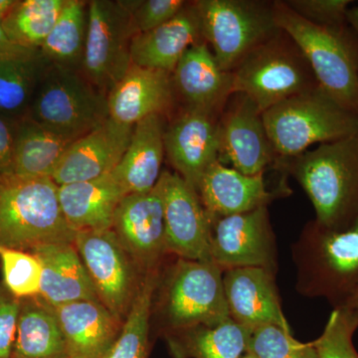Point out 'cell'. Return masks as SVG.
Segmentation results:
<instances>
[{"instance_id": "8d00e7d4", "label": "cell", "mask_w": 358, "mask_h": 358, "mask_svg": "<svg viewBox=\"0 0 358 358\" xmlns=\"http://www.w3.org/2000/svg\"><path fill=\"white\" fill-rule=\"evenodd\" d=\"M286 6L315 25L331 28L348 27L350 0H289Z\"/></svg>"}, {"instance_id": "4dcf8cb0", "label": "cell", "mask_w": 358, "mask_h": 358, "mask_svg": "<svg viewBox=\"0 0 358 358\" xmlns=\"http://www.w3.org/2000/svg\"><path fill=\"white\" fill-rule=\"evenodd\" d=\"M88 1L66 0L53 29L39 51L52 65L81 71L87 37Z\"/></svg>"}, {"instance_id": "74e56055", "label": "cell", "mask_w": 358, "mask_h": 358, "mask_svg": "<svg viewBox=\"0 0 358 358\" xmlns=\"http://www.w3.org/2000/svg\"><path fill=\"white\" fill-rule=\"evenodd\" d=\"M138 33L152 31L178 15L187 2L183 0H124Z\"/></svg>"}, {"instance_id": "2e32d148", "label": "cell", "mask_w": 358, "mask_h": 358, "mask_svg": "<svg viewBox=\"0 0 358 358\" xmlns=\"http://www.w3.org/2000/svg\"><path fill=\"white\" fill-rule=\"evenodd\" d=\"M219 117L207 110L185 108L164 129L166 157L195 190L209 167L219 162Z\"/></svg>"}, {"instance_id": "7c38bea8", "label": "cell", "mask_w": 358, "mask_h": 358, "mask_svg": "<svg viewBox=\"0 0 358 358\" xmlns=\"http://www.w3.org/2000/svg\"><path fill=\"white\" fill-rule=\"evenodd\" d=\"M74 246L99 300L115 319H126L141 280H136L134 264L115 233L112 229L78 231Z\"/></svg>"}, {"instance_id": "7a4b0ae2", "label": "cell", "mask_w": 358, "mask_h": 358, "mask_svg": "<svg viewBox=\"0 0 358 358\" xmlns=\"http://www.w3.org/2000/svg\"><path fill=\"white\" fill-rule=\"evenodd\" d=\"M292 258L299 294L343 307L358 287V217L341 228L310 221L292 245Z\"/></svg>"}, {"instance_id": "f35d334b", "label": "cell", "mask_w": 358, "mask_h": 358, "mask_svg": "<svg viewBox=\"0 0 358 358\" xmlns=\"http://www.w3.org/2000/svg\"><path fill=\"white\" fill-rule=\"evenodd\" d=\"M21 301L0 296V358H11L17 331Z\"/></svg>"}, {"instance_id": "44dd1931", "label": "cell", "mask_w": 358, "mask_h": 358, "mask_svg": "<svg viewBox=\"0 0 358 358\" xmlns=\"http://www.w3.org/2000/svg\"><path fill=\"white\" fill-rule=\"evenodd\" d=\"M282 188L286 187L270 192L264 174L247 176L217 162L202 176L196 192L208 218L213 219L268 206L280 195L287 194L281 192Z\"/></svg>"}, {"instance_id": "cb8c5ba5", "label": "cell", "mask_w": 358, "mask_h": 358, "mask_svg": "<svg viewBox=\"0 0 358 358\" xmlns=\"http://www.w3.org/2000/svg\"><path fill=\"white\" fill-rule=\"evenodd\" d=\"M162 115H152L134 127L126 152L112 174L127 195L152 192L166 157Z\"/></svg>"}, {"instance_id": "603a6c76", "label": "cell", "mask_w": 358, "mask_h": 358, "mask_svg": "<svg viewBox=\"0 0 358 358\" xmlns=\"http://www.w3.org/2000/svg\"><path fill=\"white\" fill-rule=\"evenodd\" d=\"M64 336L68 358H103L121 331L100 301H82L52 308Z\"/></svg>"}, {"instance_id": "ab89813d", "label": "cell", "mask_w": 358, "mask_h": 358, "mask_svg": "<svg viewBox=\"0 0 358 358\" xmlns=\"http://www.w3.org/2000/svg\"><path fill=\"white\" fill-rule=\"evenodd\" d=\"M20 119L0 114V176H13L14 148Z\"/></svg>"}, {"instance_id": "ba28073f", "label": "cell", "mask_w": 358, "mask_h": 358, "mask_svg": "<svg viewBox=\"0 0 358 358\" xmlns=\"http://www.w3.org/2000/svg\"><path fill=\"white\" fill-rule=\"evenodd\" d=\"M27 115L54 133L76 141L109 119L108 98L81 71L50 64Z\"/></svg>"}, {"instance_id": "60d3db41", "label": "cell", "mask_w": 358, "mask_h": 358, "mask_svg": "<svg viewBox=\"0 0 358 358\" xmlns=\"http://www.w3.org/2000/svg\"><path fill=\"white\" fill-rule=\"evenodd\" d=\"M341 308H345L346 312L350 313V317L358 324V287L352 296L346 301L345 305Z\"/></svg>"}, {"instance_id": "e575fe53", "label": "cell", "mask_w": 358, "mask_h": 358, "mask_svg": "<svg viewBox=\"0 0 358 358\" xmlns=\"http://www.w3.org/2000/svg\"><path fill=\"white\" fill-rule=\"evenodd\" d=\"M247 352L256 358H317L313 341L301 343L292 333L272 324L252 331Z\"/></svg>"}, {"instance_id": "d590c367", "label": "cell", "mask_w": 358, "mask_h": 358, "mask_svg": "<svg viewBox=\"0 0 358 358\" xmlns=\"http://www.w3.org/2000/svg\"><path fill=\"white\" fill-rule=\"evenodd\" d=\"M358 324L343 308H333L324 331L313 341L317 358H358L353 334Z\"/></svg>"}, {"instance_id": "bcb514c9", "label": "cell", "mask_w": 358, "mask_h": 358, "mask_svg": "<svg viewBox=\"0 0 358 358\" xmlns=\"http://www.w3.org/2000/svg\"><path fill=\"white\" fill-rule=\"evenodd\" d=\"M1 178H2V176H0V180H1Z\"/></svg>"}, {"instance_id": "6da1fadb", "label": "cell", "mask_w": 358, "mask_h": 358, "mask_svg": "<svg viewBox=\"0 0 358 358\" xmlns=\"http://www.w3.org/2000/svg\"><path fill=\"white\" fill-rule=\"evenodd\" d=\"M275 166L305 190L317 223L341 228L358 217V134L278 157Z\"/></svg>"}, {"instance_id": "ee69618b", "label": "cell", "mask_w": 358, "mask_h": 358, "mask_svg": "<svg viewBox=\"0 0 358 358\" xmlns=\"http://www.w3.org/2000/svg\"><path fill=\"white\" fill-rule=\"evenodd\" d=\"M15 2L16 0H0V21L3 20Z\"/></svg>"}, {"instance_id": "ffe728a7", "label": "cell", "mask_w": 358, "mask_h": 358, "mask_svg": "<svg viewBox=\"0 0 358 358\" xmlns=\"http://www.w3.org/2000/svg\"><path fill=\"white\" fill-rule=\"evenodd\" d=\"M173 98L171 73L131 65L108 95L109 119L134 128L145 117L169 112Z\"/></svg>"}, {"instance_id": "8fae6325", "label": "cell", "mask_w": 358, "mask_h": 358, "mask_svg": "<svg viewBox=\"0 0 358 358\" xmlns=\"http://www.w3.org/2000/svg\"><path fill=\"white\" fill-rule=\"evenodd\" d=\"M209 221L212 262L223 271L259 267L277 275L278 247L268 206Z\"/></svg>"}, {"instance_id": "3957f363", "label": "cell", "mask_w": 358, "mask_h": 358, "mask_svg": "<svg viewBox=\"0 0 358 358\" xmlns=\"http://www.w3.org/2000/svg\"><path fill=\"white\" fill-rule=\"evenodd\" d=\"M51 178L2 176L0 247L32 252L46 245L74 243L77 231L66 220Z\"/></svg>"}, {"instance_id": "9a60e30c", "label": "cell", "mask_w": 358, "mask_h": 358, "mask_svg": "<svg viewBox=\"0 0 358 358\" xmlns=\"http://www.w3.org/2000/svg\"><path fill=\"white\" fill-rule=\"evenodd\" d=\"M110 229L143 275L159 270L164 257L171 255L157 185L152 192L126 195L115 212Z\"/></svg>"}, {"instance_id": "277c9868", "label": "cell", "mask_w": 358, "mask_h": 358, "mask_svg": "<svg viewBox=\"0 0 358 358\" xmlns=\"http://www.w3.org/2000/svg\"><path fill=\"white\" fill-rule=\"evenodd\" d=\"M275 22L307 59L320 88L358 115V39L350 26L324 27L274 2Z\"/></svg>"}, {"instance_id": "8992f818", "label": "cell", "mask_w": 358, "mask_h": 358, "mask_svg": "<svg viewBox=\"0 0 358 358\" xmlns=\"http://www.w3.org/2000/svg\"><path fill=\"white\" fill-rule=\"evenodd\" d=\"M157 312L166 333L230 319L223 270L212 261L178 258L160 277Z\"/></svg>"}, {"instance_id": "4316f807", "label": "cell", "mask_w": 358, "mask_h": 358, "mask_svg": "<svg viewBox=\"0 0 358 358\" xmlns=\"http://www.w3.org/2000/svg\"><path fill=\"white\" fill-rule=\"evenodd\" d=\"M49 66L34 49L17 47L0 54V114L14 119L26 117Z\"/></svg>"}, {"instance_id": "7bdbcfd3", "label": "cell", "mask_w": 358, "mask_h": 358, "mask_svg": "<svg viewBox=\"0 0 358 358\" xmlns=\"http://www.w3.org/2000/svg\"><path fill=\"white\" fill-rule=\"evenodd\" d=\"M348 23L350 25V29L355 33V36L358 39V6H353L352 8H348Z\"/></svg>"}, {"instance_id": "5b68a950", "label": "cell", "mask_w": 358, "mask_h": 358, "mask_svg": "<svg viewBox=\"0 0 358 358\" xmlns=\"http://www.w3.org/2000/svg\"><path fill=\"white\" fill-rule=\"evenodd\" d=\"M262 117L277 159L358 134V115L339 105L320 86L278 103Z\"/></svg>"}, {"instance_id": "9c48e42d", "label": "cell", "mask_w": 358, "mask_h": 358, "mask_svg": "<svg viewBox=\"0 0 358 358\" xmlns=\"http://www.w3.org/2000/svg\"><path fill=\"white\" fill-rule=\"evenodd\" d=\"M204 41L224 71L231 72L247 55L281 30L274 17V2L254 0L195 1Z\"/></svg>"}, {"instance_id": "30bf717a", "label": "cell", "mask_w": 358, "mask_h": 358, "mask_svg": "<svg viewBox=\"0 0 358 358\" xmlns=\"http://www.w3.org/2000/svg\"><path fill=\"white\" fill-rule=\"evenodd\" d=\"M81 73L103 96L109 95L131 66V42L138 29L124 0H91Z\"/></svg>"}, {"instance_id": "83f0119b", "label": "cell", "mask_w": 358, "mask_h": 358, "mask_svg": "<svg viewBox=\"0 0 358 358\" xmlns=\"http://www.w3.org/2000/svg\"><path fill=\"white\" fill-rule=\"evenodd\" d=\"M251 333L230 317L213 326L201 324L167 334V341L178 358H241Z\"/></svg>"}, {"instance_id": "d6986e66", "label": "cell", "mask_w": 358, "mask_h": 358, "mask_svg": "<svg viewBox=\"0 0 358 358\" xmlns=\"http://www.w3.org/2000/svg\"><path fill=\"white\" fill-rule=\"evenodd\" d=\"M171 78L174 92L190 109L221 115L234 94L232 73L220 67L206 42L193 45L183 54Z\"/></svg>"}, {"instance_id": "d6a6232c", "label": "cell", "mask_w": 358, "mask_h": 358, "mask_svg": "<svg viewBox=\"0 0 358 358\" xmlns=\"http://www.w3.org/2000/svg\"><path fill=\"white\" fill-rule=\"evenodd\" d=\"M65 3L66 0H16L1 21L4 31L16 46L39 50Z\"/></svg>"}, {"instance_id": "d4e9b609", "label": "cell", "mask_w": 358, "mask_h": 358, "mask_svg": "<svg viewBox=\"0 0 358 358\" xmlns=\"http://www.w3.org/2000/svg\"><path fill=\"white\" fill-rule=\"evenodd\" d=\"M30 253L42 266L39 298L51 308L100 301L74 243L46 245Z\"/></svg>"}, {"instance_id": "52a82bcc", "label": "cell", "mask_w": 358, "mask_h": 358, "mask_svg": "<svg viewBox=\"0 0 358 358\" xmlns=\"http://www.w3.org/2000/svg\"><path fill=\"white\" fill-rule=\"evenodd\" d=\"M282 31L250 52L231 71L234 94L248 96L260 112L319 86L307 59Z\"/></svg>"}, {"instance_id": "f1b7e54d", "label": "cell", "mask_w": 358, "mask_h": 358, "mask_svg": "<svg viewBox=\"0 0 358 358\" xmlns=\"http://www.w3.org/2000/svg\"><path fill=\"white\" fill-rule=\"evenodd\" d=\"M74 141L45 128L28 115L21 117L16 131L13 176L51 178Z\"/></svg>"}, {"instance_id": "5bb4252c", "label": "cell", "mask_w": 358, "mask_h": 358, "mask_svg": "<svg viewBox=\"0 0 358 358\" xmlns=\"http://www.w3.org/2000/svg\"><path fill=\"white\" fill-rule=\"evenodd\" d=\"M171 255L211 261L210 221L199 193L178 173L162 171L157 182Z\"/></svg>"}, {"instance_id": "836d02e7", "label": "cell", "mask_w": 358, "mask_h": 358, "mask_svg": "<svg viewBox=\"0 0 358 358\" xmlns=\"http://www.w3.org/2000/svg\"><path fill=\"white\" fill-rule=\"evenodd\" d=\"M0 260L7 289L18 300L39 296L42 266L30 252L0 247Z\"/></svg>"}, {"instance_id": "ac0fdd59", "label": "cell", "mask_w": 358, "mask_h": 358, "mask_svg": "<svg viewBox=\"0 0 358 358\" xmlns=\"http://www.w3.org/2000/svg\"><path fill=\"white\" fill-rule=\"evenodd\" d=\"M133 129L108 119L70 145L51 178L61 186L94 180L112 173L129 147Z\"/></svg>"}, {"instance_id": "4fadbf2b", "label": "cell", "mask_w": 358, "mask_h": 358, "mask_svg": "<svg viewBox=\"0 0 358 358\" xmlns=\"http://www.w3.org/2000/svg\"><path fill=\"white\" fill-rule=\"evenodd\" d=\"M262 113L244 94L231 96L219 117V162L247 176L264 174L277 160Z\"/></svg>"}, {"instance_id": "f6af8a7d", "label": "cell", "mask_w": 358, "mask_h": 358, "mask_svg": "<svg viewBox=\"0 0 358 358\" xmlns=\"http://www.w3.org/2000/svg\"><path fill=\"white\" fill-rule=\"evenodd\" d=\"M241 358H256L251 352H247Z\"/></svg>"}, {"instance_id": "b9f144b4", "label": "cell", "mask_w": 358, "mask_h": 358, "mask_svg": "<svg viewBox=\"0 0 358 358\" xmlns=\"http://www.w3.org/2000/svg\"><path fill=\"white\" fill-rule=\"evenodd\" d=\"M18 46L14 45L13 42L9 40L6 31H4L2 22L0 21V54L4 53L9 50H13L14 48H17Z\"/></svg>"}, {"instance_id": "1f68e13d", "label": "cell", "mask_w": 358, "mask_h": 358, "mask_svg": "<svg viewBox=\"0 0 358 358\" xmlns=\"http://www.w3.org/2000/svg\"><path fill=\"white\" fill-rule=\"evenodd\" d=\"M160 277L159 270H155L141 278L119 336L103 358H148L150 317Z\"/></svg>"}, {"instance_id": "e0dca14e", "label": "cell", "mask_w": 358, "mask_h": 358, "mask_svg": "<svg viewBox=\"0 0 358 358\" xmlns=\"http://www.w3.org/2000/svg\"><path fill=\"white\" fill-rule=\"evenodd\" d=\"M275 274L259 267L223 271V288L231 319L253 331L277 326L292 333L282 312Z\"/></svg>"}, {"instance_id": "484cf974", "label": "cell", "mask_w": 358, "mask_h": 358, "mask_svg": "<svg viewBox=\"0 0 358 358\" xmlns=\"http://www.w3.org/2000/svg\"><path fill=\"white\" fill-rule=\"evenodd\" d=\"M59 201L75 231L110 229L115 212L126 192L112 173L84 182L61 185Z\"/></svg>"}, {"instance_id": "f546056e", "label": "cell", "mask_w": 358, "mask_h": 358, "mask_svg": "<svg viewBox=\"0 0 358 358\" xmlns=\"http://www.w3.org/2000/svg\"><path fill=\"white\" fill-rule=\"evenodd\" d=\"M21 301L11 358H68L64 336L50 306L41 299Z\"/></svg>"}, {"instance_id": "7402d4cb", "label": "cell", "mask_w": 358, "mask_h": 358, "mask_svg": "<svg viewBox=\"0 0 358 358\" xmlns=\"http://www.w3.org/2000/svg\"><path fill=\"white\" fill-rule=\"evenodd\" d=\"M201 42L205 41L199 11L194 2H187L166 24L134 36L131 47V65L173 74L183 54Z\"/></svg>"}]
</instances>
